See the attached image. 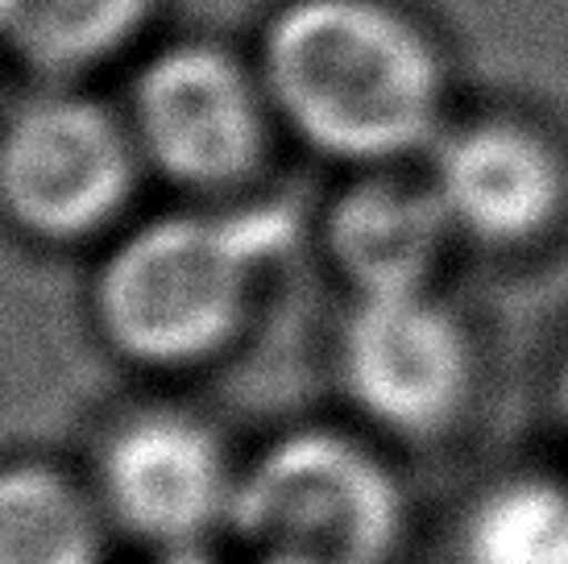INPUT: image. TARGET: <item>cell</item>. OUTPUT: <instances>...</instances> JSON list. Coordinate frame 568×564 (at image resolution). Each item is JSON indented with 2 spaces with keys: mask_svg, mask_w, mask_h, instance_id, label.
Wrapping results in <instances>:
<instances>
[{
  "mask_svg": "<svg viewBox=\"0 0 568 564\" xmlns=\"http://www.w3.org/2000/svg\"><path fill=\"white\" fill-rule=\"evenodd\" d=\"M565 415H568V377H565Z\"/></svg>",
  "mask_w": 568,
  "mask_h": 564,
  "instance_id": "5bb4252c",
  "label": "cell"
},
{
  "mask_svg": "<svg viewBox=\"0 0 568 564\" xmlns=\"http://www.w3.org/2000/svg\"><path fill=\"white\" fill-rule=\"evenodd\" d=\"M150 4L154 0H0V26L26 67L75 75L125 47Z\"/></svg>",
  "mask_w": 568,
  "mask_h": 564,
  "instance_id": "8fae6325",
  "label": "cell"
},
{
  "mask_svg": "<svg viewBox=\"0 0 568 564\" xmlns=\"http://www.w3.org/2000/svg\"><path fill=\"white\" fill-rule=\"evenodd\" d=\"M138 138L83 95H38L9 121L0 195L38 241H83L121 216L138 179Z\"/></svg>",
  "mask_w": 568,
  "mask_h": 564,
  "instance_id": "277c9868",
  "label": "cell"
},
{
  "mask_svg": "<svg viewBox=\"0 0 568 564\" xmlns=\"http://www.w3.org/2000/svg\"><path fill=\"white\" fill-rule=\"evenodd\" d=\"M262 88L312 150L357 167H390L440 129V59L382 0H291L262 42Z\"/></svg>",
  "mask_w": 568,
  "mask_h": 564,
  "instance_id": "6da1fadb",
  "label": "cell"
},
{
  "mask_svg": "<svg viewBox=\"0 0 568 564\" xmlns=\"http://www.w3.org/2000/svg\"><path fill=\"white\" fill-rule=\"evenodd\" d=\"M229 527L245 564H390L403 502L378 456L312 427L237 473Z\"/></svg>",
  "mask_w": 568,
  "mask_h": 564,
  "instance_id": "3957f363",
  "label": "cell"
},
{
  "mask_svg": "<svg viewBox=\"0 0 568 564\" xmlns=\"http://www.w3.org/2000/svg\"><path fill=\"white\" fill-rule=\"evenodd\" d=\"M283 241L286 224L270 212L150 220L100 266L95 320L138 365H200L241 332L257 270Z\"/></svg>",
  "mask_w": 568,
  "mask_h": 564,
  "instance_id": "7a4b0ae2",
  "label": "cell"
},
{
  "mask_svg": "<svg viewBox=\"0 0 568 564\" xmlns=\"http://www.w3.org/2000/svg\"><path fill=\"white\" fill-rule=\"evenodd\" d=\"M427 183L453 229L486 245L536 241L568 200V174L552 141L515 121H474L440 138Z\"/></svg>",
  "mask_w": 568,
  "mask_h": 564,
  "instance_id": "ba28073f",
  "label": "cell"
},
{
  "mask_svg": "<svg viewBox=\"0 0 568 564\" xmlns=\"http://www.w3.org/2000/svg\"><path fill=\"white\" fill-rule=\"evenodd\" d=\"M266 88L216 47H171L133 83V138L179 188L224 191L266 150Z\"/></svg>",
  "mask_w": 568,
  "mask_h": 564,
  "instance_id": "5b68a950",
  "label": "cell"
},
{
  "mask_svg": "<svg viewBox=\"0 0 568 564\" xmlns=\"http://www.w3.org/2000/svg\"><path fill=\"white\" fill-rule=\"evenodd\" d=\"M154 564H221L216 556H207L200 544H187V548H166Z\"/></svg>",
  "mask_w": 568,
  "mask_h": 564,
  "instance_id": "4fadbf2b",
  "label": "cell"
},
{
  "mask_svg": "<svg viewBox=\"0 0 568 564\" xmlns=\"http://www.w3.org/2000/svg\"><path fill=\"white\" fill-rule=\"evenodd\" d=\"M328 253L345 282L365 295L427 291L453 220L432 183L395 179L378 167L332 204Z\"/></svg>",
  "mask_w": 568,
  "mask_h": 564,
  "instance_id": "9c48e42d",
  "label": "cell"
},
{
  "mask_svg": "<svg viewBox=\"0 0 568 564\" xmlns=\"http://www.w3.org/2000/svg\"><path fill=\"white\" fill-rule=\"evenodd\" d=\"M465 564H568V482L510 477L474 502L460 527Z\"/></svg>",
  "mask_w": 568,
  "mask_h": 564,
  "instance_id": "7c38bea8",
  "label": "cell"
},
{
  "mask_svg": "<svg viewBox=\"0 0 568 564\" xmlns=\"http://www.w3.org/2000/svg\"><path fill=\"white\" fill-rule=\"evenodd\" d=\"M469 341L432 291L365 295L341 332V377L362 415L395 436H440L469 394Z\"/></svg>",
  "mask_w": 568,
  "mask_h": 564,
  "instance_id": "8992f818",
  "label": "cell"
},
{
  "mask_svg": "<svg viewBox=\"0 0 568 564\" xmlns=\"http://www.w3.org/2000/svg\"><path fill=\"white\" fill-rule=\"evenodd\" d=\"M237 473L221 440L179 411L125 420L100 453V506L159 552L200 544L229 523Z\"/></svg>",
  "mask_w": 568,
  "mask_h": 564,
  "instance_id": "52a82bcc",
  "label": "cell"
},
{
  "mask_svg": "<svg viewBox=\"0 0 568 564\" xmlns=\"http://www.w3.org/2000/svg\"><path fill=\"white\" fill-rule=\"evenodd\" d=\"M100 511L71 477L17 461L0 482V564H100Z\"/></svg>",
  "mask_w": 568,
  "mask_h": 564,
  "instance_id": "30bf717a",
  "label": "cell"
}]
</instances>
